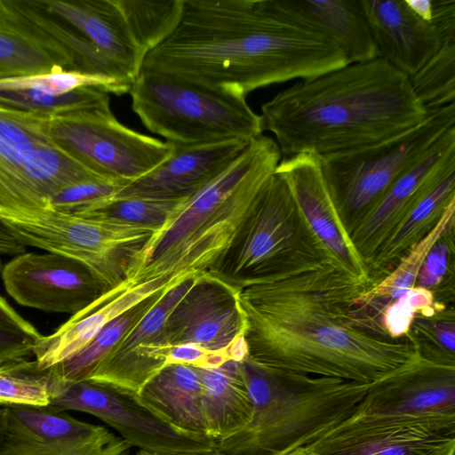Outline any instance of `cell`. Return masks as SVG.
I'll return each mask as SVG.
<instances>
[{"mask_svg": "<svg viewBox=\"0 0 455 455\" xmlns=\"http://www.w3.org/2000/svg\"><path fill=\"white\" fill-rule=\"evenodd\" d=\"M197 371L208 435L218 441L247 427L252 419V405L241 362L228 361L219 367Z\"/></svg>", "mask_w": 455, "mask_h": 455, "instance_id": "obj_27", "label": "cell"}, {"mask_svg": "<svg viewBox=\"0 0 455 455\" xmlns=\"http://www.w3.org/2000/svg\"><path fill=\"white\" fill-rule=\"evenodd\" d=\"M47 408L92 414L116 429L131 446L148 453L177 455L216 449L212 438L180 432L141 404L137 395L102 383L58 379Z\"/></svg>", "mask_w": 455, "mask_h": 455, "instance_id": "obj_10", "label": "cell"}, {"mask_svg": "<svg viewBox=\"0 0 455 455\" xmlns=\"http://www.w3.org/2000/svg\"><path fill=\"white\" fill-rule=\"evenodd\" d=\"M129 93L141 123L171 144L250 143L263 132L246 97L223 89L141 69Z\"/></svg>", "mask_w": 455, "mask_h": 455, "instance_id": "obj_5", "label": "cell"}, {"mask_svg": "<svg viewBox=\"0 0 455 455\" xmlns=\"http://www.w3.org/2000/svg\"><path fill=\"white\" fill-rule=\"evenodd\" d=\"M347 64L334 41L276 16L265 0H184L178 26L141 69L246 97Z\"/></svg>", "mask_w": 455, "mask_h": 455, "instance_id": "obj_2", "label": "cell"}, {"mask_svg": "<svg viewBox=\"0 0 455 455\" xmlns=\"http://www.w3.org/2000/svg\"><path fill=\"white\" fill-rule=\"evenodd\" d=\"M286 455H309L302 448L296 449Z\"/></svg>", "mask_w": 455, "mask_h": 455, "instance_id": "obj_46", "label": "cell"}, {"mask_svg": "<svg viewBox=\"0 0 455 455\" xmlns=\"http://www.w3.org/2000/svg\"><path fill=\"white\" fill-rule=\"evenodd\" d=\"M0 224L24 246L79 262L107 291L129 283L138 254L155 234L148 228L50 209L0 207Z\"/></svg>", "mask_w": 455, "mask_h": 455, "instance_id": "obj_6", "label": "cell"}, {"mask_svg": "<svg viewBox=\"0 0 455 455\" xmlns=\"http://www.w3.org/2000/svg\"><path fill=\"white\" fill-rule=\"evenodd\" d=\"M454 254V228L450 230L428 251L419 271L415 285L431 291L435 295L452 267Z\"/></svg>", "mask_w": 455, "mask_h": 455, "instance_id": "obj_40", "label": "cell"}, {"mask_svg": "<svg viewBox=\"0 0 455 455\" xmlns=\"http://www.w3.org/2000/svg\"><path fill=\"white\" fill-rule=\"evenodd\" d=\"M369 286L309 251L234 287L248 357L273 371L373 384L423 358L357 305Z\"/></svg>", "mask_w": 455, "mask_h": 455, "instance_id": "obj_1", "label": "cell"}, {"mask_svg": "<svg viewBox=\"0 0 455 455\" xmlns=\"http://www.w3.org/2000/svg\"><path fill=\"white\" fill-rule=\"evenodd\" d=\"M452 127L455 103L429 110L419 124L381 142L319 156L323 173L347 230Z\"/></svg>", "mask_w": 455, "mask_h": 455, "instance_id": "obj_7", "label": "cell"}, {"mask_svg": "<svg viewBox=\"0 0 455 455\" xmlns=\"http://www.w3.org/2000/svg\"><path fill=\"white\" fill-rule=\"evenodd\" d=\"M199 275L191 273L166 288L146 315L102 357L86 380L137 395L167 364L171 347L165 338L166 320Z\"/></svg>", "mask_w": 455, "mask_h": 455, "instance_id": "obj_15", "label": "cell"}, {"mask_svg": "<svg viewBox=\"0 0 455 455\" xmlns=\"http://www.w3.org/2000/svg\"><path fill=\"white\" fill-rule=\"evenodd\" d=\"M121 188L122 186L107 180L79 182L56 193L50 199L47 209L81 215L113 197Z\"/></svg>", "mask_w": 455, "mask_h": 455, "instance_id": "obj_39", "label": "cell"}, {"mask_svg": "<svg viewBox=\"0 0 455 455\" xmlns=\"http://www.w3.org/2000/svg\"><path fill=\"white\" fill-rule=\"evenodd\" d=\"M410 9L424 20L431 21L432 0H404Z\"/></svg>", "mask_w": 455, "mask_h": 455, "instance_id": "obj_43", "label": "cell"}, {"mask_svg": "<svg viewBox=\"0 0 455 455\" xmlns=\"http://www.w3.org/2000/svg\"><path fill=\"white\" fill-rule=\"evenodd\" d=\"M164 291L155 293L113 319L79 353L51 367L52 371L65 382L86 380L102 357L146 315Z\"/></svg>", "mask_w": 455, "mask_h": 455, "instance_id": "obj_30", "label": "cell"}, {"mask_svg": "<svg viewBox=\"0 0 455 455\" xmlns=\"http://www.w3.org/2000/svg\"><path fill=\"white\" fill-rule=\"evenodd\" d=\"M1 276L18 304L48 313L73 315L108 292L84 266L51 252L18 254Z\"/></svg>", "mask_w": 455, "mask_h": 455, "instance_id": "obj_13", "label": "cell"}, {"mask_svg": "<svg viewBox=\"0 0 455 455\" xmlns=\"http://www.w3.org/2000/svg\"><path fill=\"white\" fill-rule=\"evenodd\" d=\"M189 274L164 275L133 287L127 283L105 293L71 315L53 333L43 335L33 350L38 367L46 370L70 359L113 319Z\"/></svg>", "mask_w": 455, "mask_h": 455, "instance_id": "obj_20", "label": "cell"}, {"mask_svg": "<svg viewBox=\"0 0 455 455\" xmlns=\"http://www.w3.org/2000/svg\"><path fill=\"white\" fill-rule=\"evenodd\" d=\"M5 426H6V408L0 407V443L4 436Z\"/></svg>", "mask_w": 455, "mask_h": 455, "instance_id": "obj_44", "label": "cell"}, {"mask_svg": "<svg viewBox=\"0 0 455 455\" xmlns=\"http://www.w3.org/2000/svg\"><path fill=\"white\" fill-rule=\"evenodd\" d=\"M454 220L455 200L447 206L434 228L411 249L398 265L357 298L360 309L379 324L383 311L414 287L428 251L437 240L454 228Z\"/></svg>", "mask_w": 455, "mask_h": 455, "instance_id": "obj_29", "label": "cell"}, {"mask_svg": "<svg viewBox=\"0 0 455 455\" xmlns=\"http://www.w3.org/2000/svg\"><path fill=\"white\" fill-rule=\"evenodd\" d=\"M252 419L216 441L226 455H286L349 418L371 384L277 372L241 361Z\"/></svg>", "mask_w": 455, "mask_h": 455, "instance_id": "obj_4", "label": "cell"}, {"mask_svg": "<svg viewBox=\"0 0 455 455\" xmlns=\"http://www.w3.org/2000/svg\"><path fill=\"white\" fill-rule=\"evenodd\" d=\"M1 267H2V261H1V259H0V269H1Z\"/></svg>", "mask_w": 455, "mask_h": 455, "instance_id": "obj_47", "label": "cell"}, {"mask_svg": "<svg viewBox=\"0 0 455 455\" xmlns=\"http://www.w3.org/2000/svg\"><path fill=\"white\" fill-rule=\"evenodd\" d=\"M75 69L61 47L33 31L16 13L11 1L0 0V79Z\"/></svg>", "mask_w": 455, "mask_h": 455, "instance_id": "obj_26", "label": "cell"}, {"mask_svg": "<svg viewBox=\"0 0 455 455\" xmlns=\"http://www.w3.org/2000/svg\"><path fill=\"white\" fill-rule=\"evenodd\" d=\"M47 132L58 148L122 187L156 168L172 150L170 142L121 124L109 103L49 117Z\"/></svg>", "mask_w": 455, "mask_h": 455, "instance_id": "obj_8", "label": "cell"}, {"mask_svg": "<svg viewBox=\"0 0 455 455\" xmlns=\"http://www.w3.org/2000/svg\"><path fill=\"white\" fill-rule=\"evenodd\" d=\"M245 327L235 289L204 273L172 309L164 331L171 347L191 343L207 350L223 351L244 336Z\"/></svg>", "mask_w": 455, "mask_h": 455, "instance_id": "obj_17", "label": "cell"}, {"mask_svg": "<svg viewBox=\"0 0 455 455\" xmlns=\"http://www.w3.org/2000/svg\"><path fill=\"white\" fill-rule=\"evenodd\" d=\"M116 3L146 57L174 31L181 17L184 0H116Z\"/></svg>", "mask_w": 455, "mask_h": 455, "instance_id": "obj_32", "label": "cell"}, {"mask_svg": "<svg viewBox=\"0 0 455 455\" xmlns=\"http://www.w3.org/2000/svg\"><path fill=\"white\" fill-rule=\"evenodd\" d=\"M410 77L381 58L301 79L261 106L263 131L284 157L376 144L422 122Z\"/></svg>", "mask_w": 455, "mask_h": 455, "instance_id": "obj_3", "label": "cell"}, {"mask_svg": "<svg viewBox=\"0 0 455 455\" xmlns=\"http://www.w3.org/2000/svg\"><path fill=\"white\" fill-rule=\"evenodd\" d=\"M362 4L378 57L409 77L440 48L435 26L416 15L404 0H362Z\"/></svg>", "mask_w": 455, "mask_h": 455, "instance_id": "obj_21", "label": "cell"}, {"mask_svg": "<svg viewBox=\"0 0 455 455\" xmlns=\"http://www.w3.org/2000/svg\"><path fill=\"white\" fill-rule=\"evenodd\" d=\"M276 16L322 34L344 52L348 64L378 57L362 0H265Z\"/></svg>", "mask_w": 455, "mask_h": 455, "instance_id": "obj_22", "label": "cell"}, {"mask_svg": "<svg viewBox=\"0 0 455 455\" xmlns=\"http://www.w3.org/2000/svg\"><path fill=\"white\" fill-rule=\"evenodd\" d=\"M350 417L455 430V366L420 358L371 384Z\"/></svg>", "mask_w": 455, "mask_h": 455, "instance_id": "obj_11", "label": "cell"}, {"mask_svg": "<svg viewBox=\"0 0 455 455\" xmlns=\"http://www.w3.org/2000/svg\"><path fill=\"white\" fill-rule=\"evenodd\" d=\"M48 119L0 108V207L10 208L19 174L35 150L52 142Z\"/></svg>", "mask_w": 455, "mask_h": 455, "instance_id": "obj_28", "label": "cell"}, {"mask_svg": "<svg viewBox=\"0 0 455 455\" xmlns=\"http://www.w3.org/2000/svg\"><path fill=\"white\" fill-rule=\"evenodd\" d=\"M98 87L116 95L125 92L115 81L94 75L76 71H53L28 76L0 79V89L36 88L45 92L63 94L80 87Z\"/></svg>", "mask_w": 455, "mask_h": 455, "instance_id": "obj_37", "label": "cell"}, {"mask_svg": "<svg viewBox=\"0 0 455 455\" xmlns=\"http://www.w3.org/2000/svg\"><path fill=\"white\" fill-rule=\"evenodd\" d=\"M302 449L309 455H454L455 430L349 417Z\"/></svg>", "mask_w": 455, "mask_h": 455, "instance_id": "obj_16", "label": "cell"}, {"mask_svg": "<svg viewBox=\"0 0 455 455\" xmlns=\"http://www.w3.org/2000/svg\"><path fill=\"white\" fill-rule=\"evenodd\" d=\"M410 81L417 99L428 111L455 103V36L443 37L438 51Z\"/></svg>", "mask_w": 455, "mask_h": 455, "instance_id": "obj_34", "label": "cell"}, {"mask_svg": "<svg viewBox=\"0 0 455 455\" xmlns=\"http://www.w3.org/2000/svg\"><path fill=\"white\" fill-rule=\"evenodd\" d=\"M455 160V127L447 130L348 229L366 262L419 196Z\"/></svg>", "mask_w": 455, "mask_h": 455, "instance_id": "obj_18", "label": "cell"}, {"mask_svg": "<svg viewBox=\"0 0 455 455\" xmlns=\"http://www.w3.org/2000/svg\"><path fill=\"white\" fill-rule=\"evenodd\" d=\"M228 361H233L230 346L227 350L211 351L196 344L185 343L171 347L167 364L182 363L196 368H212Z\"/></svg>", "mask_w": 455, "mask_h": 455, "instance_id": "obj_41", "label": "cell"}, {"mask_svg": "<svg viewBox=\"0 0 455 455\" xmlns=\"http://www.w3.org/2000/svg\"><path fill=\"white\" fill-rule=\"evenodd\" d=\"M316 251L284 181L269 179L230 247L208 274L232 287ZM317 252V251H316Z\"/></svg>", "mask_w": 455, "mask_h": 455, "instance_id": "obj_9", "label": "cell"}, {"mask_svg": "<svg viewBox=\"0 0 455 455\" xmlns=\"http://www.w3.org/2000/svg\"><path fill=\"white\" fill-rule=\"evenodd\" d=\"M182 201L111 197L81 215L116 225L148 228L156 233Z\"/></svg>", "mask_w": 455, "mask_h": 455, "instance_id": "obj_35", "label": "cell"}, {"mask_svg": "<svg viewBox=\"0 0 455 455\" xmlns=\"http://www.w3.org/2000/svg\"><path fill=\"white\" fill-rule=\"evenodd\" d=\"M275 173L286 184L317 253L371 286L366 262L351 240L323 173L319 156L300 153L284 157Z\"/></svg>", "mask_w": 455, "mask_h": 455, "instance_id": "obj_12", "label": "cell"}, {"mask_svg": "<svg viewBox=\"0 0 455 455\" xmlns=\"http://www.w3.org/2000/svg\"><path fill=\"white\" fill-rule=\"evenodd\" d=\"M201 380L196 367L166 364L139 391V402L176 430L208 436L204 425Z\"/></svg>", "mask_w": 455, "mask_h": 455, "instance_id": "obj_25", "label": "cell"}, {"mask_svg": "<svg viewBox=\"0 0 455 455\" xmlns=\"http://www.w3.org/2000/svg\"><path fill=\"white\" fill-rule=\"evenodd\" d=\"M135 81L145 55L135 42L116 0H39Z\"/></svg>", "mask_w": 455, "mask_h": 455, "instance_id": "obj_23", "label": "cell"}, {"mask_svg": "<svg viewBox=\"0 0 455 455\" xmlns=\"http://www.w3.org/2000/svg\"><path fill=\"white\" fill-rule=\"evenodd\" d=\"M43 335L0 295V364L33 356Z\"/></svg>", "mask_w": 455, "mask_h": 455, "instance_id": "obj_38", "label": "cell"}, {"mask_svg": "<svg viewBox=\"0 0 455 455\" xmlns=\"http://www.w3.org/2000/svg\"><path fill=\"white\" fill-rule=\"evenodd\" d=\"M0 455H129L132 447L107 428L50 408L5 407Z\"/></svg>", "mask_w": 455, "mask_h": 455, "instance_id": "obj_14", "label": "cell"}, {"mask_svg": "<svg viewBox=\"0 0 455 455\" xmlns=\"http://www.w3.org/2000/svg\"><path fill=\"white\" fill-rule=\"evenodd\" d=\"M56 375L25 359L0 364V406L45 408L51 403Z\"/></svg>", "mask_w": 455, "mask_h": 455, "instance_id": "obj_33", "label": "cell"}, {"mask_svg": "<svg viewBox=\"0 0 455 455\" xmlns=\"http://www.w3.org/2000/svg\"><path fill=\"white\" fill-rule=\"evenodd\" d=\"M249 143L228 140L176 145L159 165L122 187L113 197L185 200L216 177Z\"/></svg>", "mask_w": 455, "mask_h": 455, "instance_id": "obj_19", "label": "cell"}, {"mask_svg": "<svg viewBox=\"0 0 455 455\" xmlns=\"http://www.w3.org/2000/svg\"><path fill=\"white\" fill-rule=\"evenodd\" d=\"M411 331L419 346L423 358L445 365L455 366L454 310L443 308L435 314L417 315Z\"/></svg>", "mask_w": 455, "mask_h": 455, "instance_id": "obj_36", "label": "cell"}, {"mask_svg": "<svg viewBox=\"0 0 455 455\" xmlns=\"http://www.w3.org/2000/svg\"><path fill=\"white\" fill-rule=\"evenodd\" d=\"M26 251V246L17 241L7 229L0 224V254L18 255Z\"/></svg>", "mask_w": 455, "mask_h": 455, "instance_id": "obj_42", "label": "cell"}, {"mask_svg": "<svg viewBox=\"0 0 455 455\" xmlns=\"http://www.w3.org/2000/svg\"><path fill=\"white\" fill-rule=\"evenodd\" d=\"M104 90L85 86L63 94L36 88L0 89V108L52 117L109 103Z\"/></svg>", "mask_w": 455, "mask_h": 455, "instance_id": "obj_31", "label": "cell"}, {"mask_svg": "<svg viewBox=\"0 0 455 455\" xmlns=\"http://www.w3.org/2000/svg\"><path fill=\"white\" fill-rule=\"evenodd\" d=\"M455 200V160L451 162L390 231L367 262L372 285L388 275L436 225Z\"/></svg>", "mask_w": 455, "mask_h": 455, "instance_id": "obj_24", "label": "cell"}, {"mask_svg": "<svg viewBox=\"0 0 455 455\" xmlns=\"http://www.w3.org/2000/svg\"><path fill=\"white\" fill-rule=\"evenodd\" d=\"M136 455H161V454L148 453V452H146L143 451H140ZM177 455H226V454H224V453L220 452V451H218L217 449H215L212 451L204 452V453H188V454H177Z\"/></svg>", "mask_w": 455, "mask_h": 455, "instance_id": "obj_45", "label": "cell"}]
</instances>
